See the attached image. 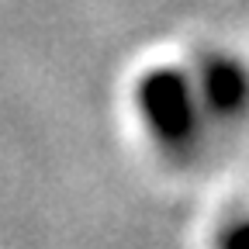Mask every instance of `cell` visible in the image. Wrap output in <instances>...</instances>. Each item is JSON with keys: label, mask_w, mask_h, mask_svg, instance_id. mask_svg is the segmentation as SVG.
<instances>
[{"label": "cell", "mask_w": 249, "mask_h": 249, "mask_svg": "<svg viewBox=\"0 0 249 249\" xmlns=\"http://www.w3.org/2000/svg\"><path fill=\"white\" fill-rule=\"evenodd\" d=\"M135 107L152 142L170 156H191L211 128L191 70L156 66L135 87Z\"/></svg>", "instance_id": "cell-1"}, {"label": "cell", "mask_w": 249, "mask_h": 249, "mask_svg": "<svg viewBox=\"0 0 249 249\" xmlns=\"http://www.w3.org/2000/svg\"><path fill=\"white\" fill-rule=\"evenodd\" d=\"M201 107L208 114V124H232L249 121V66L229 52L204 55L191 70Z\"/></svg>", "instance_id": "cell-2"}, {"label": "cell", "mask_w": 249, "mask_h": 249, "mask_svg": "<svg viewBox=\"0 0 249 249\" xmlns=\"http://www.w3.org/2000/svg\"><path fill=\"white\" fill-rule=\"evenodd\" d=\"M222 249H249V218L235 222V225L222 235Z\"/></svg>", "instance_id": "cell-3"}]
</instances>
